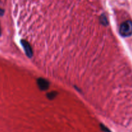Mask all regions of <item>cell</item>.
Instances as JSON below:
<instances>
[{
    "label": "cell",
    "mask_w": 132,
    "mask_h": 132,
    "mask_svg": "<svg viewBox=\"0 0 132 132\" xmlns=\"http://www.w3.org/2000/svg\"><path fill=\"white\" fill-rule=\"evenodd\" d=\"M119 34L124 37L132 36V21L126 20L121 23L119 27Z\"/></svg>",
    "instance_id": "6da1fadb"
},
{
    "label": "cell",
    "mask_w": 132,
    "mask_h": 132,
    "mask_svg": "<svg viewBox=\"0 0 132 132\" xmlns=\"http://www.w3.org/2000/svg\"><path fill=\"white\" fill-rule=\"evenodd\" d=\"M37 86L41 91H46L49 88L50 82L48 81L43 78H39L37 81Z\"/></svg>",
    "instance_id": "7a4b0ae2"
},
{
    "label": "cell",
    "mask_w": 132,
    "mask_h": 132,
    "mask_svg": "<svg viewBox=\"0 0 132 132\" xmlns=\"http://www.w3.org/2000/svg\"><path fill=\"white\" fill-rule=\"evenodd\" d=\"M21 43L23 48L24 49V51H25V53L27 56L28 57H32V55H33V50H32V48L30 46V45L29 43L27 42L25 40L22 39L21 41Z\"/></svg>",
    "instance_id": "3957f363"
},
{
    "label": "cell",
    "mask_w": 132,
    "mask_h": 132,
    "mask_svg": "<svg viewBox=\"0 0 132 132\" xmlns=\"http://www.w3.org/2000/svg\"><path fill=\"white\" fill-rule=\"evenodd\" d=\"M100 21L103 25L106 26L108 25V19H107V17L106 15L105 14H103L100 17Z\"/></svg>",
    "instance_id": "277c9868"
},
{
    "label": "cell",
    "mask_w": 132,
    "mask_h": 132,
    "mask_svg": "<svg viewBox=\"0 0 132 132\" xmlns=\"http://www.w3.org/2000/svg\"><path fill=\"white\" fill-rule=\"evenodd\" d=\"M57 95V92L55 91L51 92L48 93L46 94V97H47V98L49 100H53V99H54L56 97Z\"/></svg>",
    "instance_id": "5b68a950"
},
{
    "label": "cell",
    "mask_w": 132,
    "mask_h": 132,
    "mask_svg": "<svg viewBox=\"0 0 132 132\" xmlns=\"http://www.w3.org/2000/svg\"><path fill=\"white\" fill-rule=\"evenodd\" d=\"M4 13H5V10L1 9V8H0V16H3Z\"/></svg>",
    "instance_id": "8992f818"
},
{
    "label": "cell",
    "mask_w": 132,
    "mask_h": 132,
    "mask_svg": "<svg viewBox=\"0 0 132 132\" xmlns=\"http://www.w3.org/2000/svg\"><path fill=\"white\" fill-rule=\"evenodd\" d=\"M1 27H0V36H1Z\"/></svg>",
    "instance_id": "52a82bcc"
}]
</instances>
